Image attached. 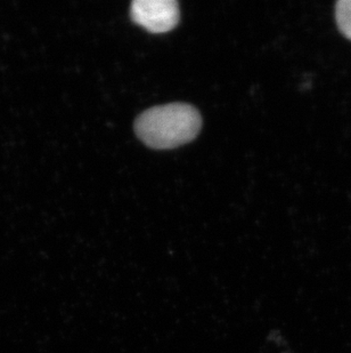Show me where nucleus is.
<instances>
[{
  "label": "nucleus",
  "mask_w": 351,
  "mask_h": 353,
  "mask_svg": "<svg viewBox=\"0 0 351 353\" xmlns=\"http://www.w3.org/2000/svg\"><path fill=\"white\" fill-rule=\"evenodd\" d=\"M202 118L195 108L186 103H170L144 111L135 123L140 140L154 149H173L195 139Z\"/></svg>",
  "instance_id": "nucleus-1"
},
{
  "label": "nucleus",
  "mask_w": 351,
  "mask_h": 353,
  "mask_svg": "<svg viewBox=\"0 0 351 353\" xmlns=\"http://www.w3.org/2000/svg\"><path fill=\"white\" fill-rule=\"evenodd\" d=\"M130 14L136 23L151 32L161 34L178 23L179 7L175 0H135Z\"/></svg>",
  "instance_id": "nucleus-2"
},
{
  "label": "nucleus",
  "mask_w": 351,
  "mask_h": 353,
  "mask_svg": "<svg viewBox=\"0 0 351 353\" xmlns=\"http://www.w3.org/2000/svg\"><path fill=\"white\" fill-rule=\"evenodd\" d=\"M335 20L340 32L351 40V0H339L335 3Z\"/></svg>",
  "instance_id": "nucleus-3"
}]
</instances>
